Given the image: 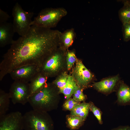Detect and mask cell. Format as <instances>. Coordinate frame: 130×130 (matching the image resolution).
I'll use <instances>...</instances> for the list:
<instances>
[{"label": "cell", "instance_id": "6da1fadb", "mask_svg": "<svg viewBox=\"0 0 130 130\" xmlns=\"http://www.w3.org/2000/svg\"><path fill=\"white\" fill-rule=\"evenodd\" d=\"M61 32L32 26L25 35L14 40L0 64V80L13 70L24 66H39L59 46Z\"/></svg>", "mask_w": 130, "mask_h": 130}, {"label": "cell", "instance_id": "7a4b0ae2", "mask_svg": "<svg viewBox=\"0 0 130 130\" xmlns=\"http://www.w3.org/2000/svg\"><path fill=\"white\" fill-rule=\"evenodd\" d=\"M58 89L51 83H47L38 92L29 97L28 102L33 110L47 112L55 108Z\"/></svg>", "mask_w": 130, "mask_h": 130}, {"label": "cell", "instance_id": "3957f363", "mask_svg": "<svg viewBox=\"0 0 130 130\" xmlns=\"http://www.w3.org/2000/svg\"><path fill=\"white\" fill-rule=\"evenodd\" d=\"M67 50L59 46L55 49L39 66V72L49 78L57 76L67 71L66 58Z\"/></svg>", "mask_w": 130, "mask_h": 130}, {"label": "cell", "instance_id": "277c9868", "mask_svg": "<svg viewBox=\"0 0 130 130\" xmlns=\"http://www.w3.org/2000/svg\"><path fill=\"white\" fill-rule=\"evenodd\" d=\"M24 130H54L53 124L46 112L33 110L23 115Z\"/></svg>", "mask_w": 130, "mask_h": 130}, {"label": "cell", "instance_id": "5b68a950", "mask_svg": "<svg viewBox=\"0 0 130 130\" xmlns=\"http://www.w3.org/2000/svg\"><path fill=\"white\" fill-rule=\"evenodd\" d=\"M67 13L66 10L63 7L45 8L34 18L31 26L51 29L56 27L61 19Z\"/></svg>", "mask_w": 130, "mask_h": 130}, {"label": "cell", "instance_id": "8992f818", "mask_svg": "<svg viewBox=\"0 0 130 130\" xmlns=\"http://www.w3.org/2000/svg\"><path fill=\"white\" fill-rule=\"evenodd\" d=\"M13 23L15 32L20 36L25 35L31 26L33 13L25 11L18 3H16L12 11Z\"/></svg>", "mask_w": 130, "mask_h": 130}, {"label": "cell", "instance_id": "52a82bcc", "mask_svg": "<svg viewBox=\"0 0 130 130\" xmlns=\"http://www.w3.org/2000/svg\"><path fill=\"white\" fill-rule=\"evenodd\" d=\"M8 93L14 104H25L28 102L30 97L29 83L15 80L11 86Z\"/></svg>", "mask_w": 130, "mask_h": 130}, {"label": "cell", "instance_id": "ba28073f", "mask_svg": "<svg viewBox=\"0 0 130 130\" xmlns=\"http://www.w3.org/2000/svg\"><path fill=\"white\" fill-rule=\"evenodd\" d=\"M23 116L20 112L16 111L0 117V130H24Z\"/></svg>", "mask_w": 130, "mask_h": 130}, {"label": "cell", "instance_id": "9c48e42d", "mask_svg": "<svg viewBox=\"0 0 130 130\" xmlns=\"http://www.w3.org/2000/svg\"><path fill=\"white\" fill-rule=\"evenodd\" d=\"M78 86L83 89L86 87L92 81L93 75L87 69L80 60L78 59L71 75Z\"/></svg>", "mask_w": 130, "mask_h": 130}, {"label": "cell", "instance_id": "30bf717a", "mask_svg": "<svg viewBox=\"0 0 130 130\" xmlns=\"http://www.w3.org/2000/svg\"><path fill=\"white\" fill-rule=\"evenodd\" d=\"M39 72V66L31 65L16 68L9 74L14 81L18 80L29 83Z\"/></svg>", "mask_w": 130, "mask_h": 130}, {"label": "cell", "instance_id": "8fae6325", "mask_svg": "<svg viewBox=\"0 0 130 130\" xmlns=\"http://www.w3.org/2000/svg\"><path fill=\"white\" fill-rule=\"evenodd\" d=\"M15 32L13 23L7 22L0 23V46L3 47L11 44Z\"/></svg>", "mask_w": 130, "mask_h": 130}, {"label": "cell", "instance_id": "7c38bea8", "mask_svg": "<svg viewBox=\"0 0 130 130\" xmlns=\"http://www.w3.org/2000/svg\"><path fill=\"white\" fill-rule=\"evenodd\" d=\"M119 79V76L117 75L95 82L93 86L99 92L104 93H109L113 90Z\"/></svg>", "mask_w": 130, "mask_h": 130}, {"label": "cell", "instance_id": "4fadbf2b", "mask_svg": "<svg viewBox=\"0 0 130 130\" xmlns=\"http://www.w3.org/2000/svg\"><path fill=\"white\" fill-rule=\"evenodd\" d=\"M48 78L39 72L31 79L29 83L30 97L41 90L46 84Z\"/></svg>", "mask_w": 130, "mask_h": 130}, {"label": "cell", "instance_id": "5bb4252c", "mask_svg": "<svg viewBox=\"0 0 130 130\" xmlns=\"http://www.w3.org/2000/svg\"><path fill=\"white\" fill-rule=\"evenodd\" d=\"M76 33L73 28L67 29L61 32L60 37V47L67 50L72 45L76 37Z\"/></svg>", "mask_w": 130, "mask_h": 130}, {"label": "cell", "instance_id": "9a60e30c", "mask_svg": "<svg viewBox=\"0 0 130 130\" xmlns=\"http://www.w3.org/2000/svg\"><path fill=\"white\" fill-rule=\"evenodd\" d=\"M117 102L120 104L126 105L130 104V87L122 82L117 93Z\"/></svg>", "mask_w": 130, "mask_h": 130}, {"label": "cell", "instance_id": "2e32d148", "mask_svg": "<svg viewBox=\"0 0 130 130\" xmlns=\"http://www.w3.org/2000/svg\"><path fill=\"white\" fill-rule=\"evenodd\" d=\"M78 87L72 76L69 75L65 85L59 92L64 94L67 100L70 98L73 95Z\"/></svg>", "mask_w": 130, "mask_h": 130}, {"label": "cell", "instance_id": "e0dca14e", "mask_svg": "<svg viewBox=\"0 0 130 130\" xmlns=\"http://www.w3.org/2000/svg\"><path fill=\"white\" fill-rule=\"evenodd\" d=\"M91 103L83 102L74 107L71 111V115L78 116L86 119L90 110Z\"/></svg>", "mask_w": 130, "mask_h": 130}, {"label": "cell", "instance_id": "ac0fdd59", "mask_svg": "<svg viewBox=\"0 0 130 130\" xmlns=\"http://www.w3.org/2000/svg\"><path fill=\"white\" fill-rule=\"evenodd\" d=\"M10 99L8 93L0 90V117L6 114L8 110Z\"/></svg>", "mask_w": 130, "mask_h": 130}, {"label": "cell", "instance_id": "d6986e66", "mask_svg": "<svg viewBox=\"0 0 130 130\" xmlns=\"http://www.w3.org/2000/svg\"><path fill=\"white\" fill-rule=\"evenodd\" d=\"M85 119L78 116L71 115L67 116V126L71 130H75L78 129L83 124Z\"/></svg>", "mask_w": 130, "mask_h": 130}, {"label": "cell", "instance_id": "ffe728a7", "mask_svg": "<svg viewBox=\"0 0 130 130\" xmlns=\"http://www.w3.org/2000/svg\"><path fill=\"white\" fill-rule=\"evenodd\" d=\"M124 6L119 10V19L123 24L130 22V1H123Z\"/></svg>", "mask_w": 130, "mask_h": 130}, {"label": "cell", "instance_id": "44dd1931", "mask_svg": "<svg viewBox=\"0 0 130 130\" xmlns=\"http://www.w3.org/2000/svg\"><path fill=\"white\" fill-rule=\"evenodd\" d=\"M69 75L67 71H65L57 76L56 79L52 83L59 90V91L65 85Z\"/></svg>", "mask_w": 130, "mask_h": 130}, {"label": "cell", "instance_id": "7402d4cb", "mask_svg": "<svg viewBox=\"0 0 130 130\" xmlns=\"http://www.w3.org/2000/svg\"><path fill=\"white\" fill-rule=\"evenodd\" d=\"M66 58L67 70L69 71L73 66L77 59L74 50H67Z\"/></svg>", "mask_w": 130, "mask_h": 130}, {"label": "cell", "instance_id": "603a6c76", "mask_svg": "<svg viewBox=\"0 0 130 130\" xmlns=\"http://www.w3.org/2000/svg\"><path fill=\"white\" fill-rule=\"evenodd\" d=\"M73 97V98L79 102L84 101L86 99L83 92V89L78 86L74 91Z\"/></svg>", "mask_w": 130, "mask_h": 130}, {"label": "cell", "instance_id": "cb8c5ba5", "mask_svg": "<svg viewBox=\"0 0 130 130\" xmlns=\"http://www.w3.org/2000/svg\"><path fill=\"white\" fill-rule=\"evenodd\" d=\"M80 104V102L73 98H70L65 102L63 106L65 109L71 111L74 107Z\"/></svg>", "mask_w": 130, "mask_h": 130}, {"label": "cell", "instance_id": "d4e9b609", "mask_svg": "<svg viewBox=\"0 0 130 130\" xmlns=\"http://www.w3.org/2000/svg\"><path fill=\"white\" fill-rule=\"evenodd\" d=\"M90 110L98 120L99 123L102 124L103 122L102 119V112L100 110L91 103Z\"/></svg>", "mask_w": 130, "mask_h": 130}, {"label": "cell", "instance_id": "484cf974", "mask_svg": "<svg viewBox=\"0 0 130 130\" xmlns=\"http://www.w3.org/2000/svg\"><path fill=\"white\" fill-rule=\"evenodd\" d=\"M123 25L124 40V41L127 42L130 40V22Z\"/></svg>", "mask_w": 130, "mask_h": 130}, {"label": "cell", "instance_id": "4316f807", "mask_svg": "<svg viewBox=\"0 0 130 130\" xmlns=\"http://www.w3.org/2000/svg\"><path fill=\"white\" fill-rule=\"evenodd\" d=\"M10 18V16L6 12L0 9V23L7 22Z\"/></svg>", "mask_w": 130, "mask_h": 130}, {"label": "cell", "instance_id": "83f0119b", "mask_svg": "<svg viewBox=\"0 0 130 130\" xmlns=\"http://www.w3.org/2000/svg\"><path fill=\"white\" fill-rule=\"evenodd\" d=\"M111 130H130V127L129 126H120Z\"/></svg>", "mask_w": 130, "mask_h": 130}]
</instances>
